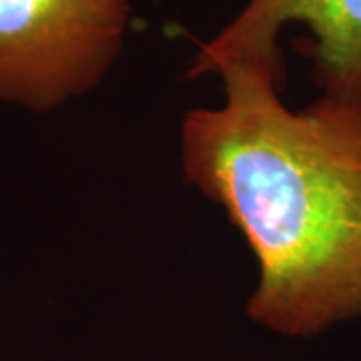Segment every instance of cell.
<instances>
[{
	"label": "cell",
	"mask_w": 361,
	"mask_h": 361,
	"mask_svg": "<svg viewBox=\"0 0 361 361\" xmlns=\"http://www.w3.org/2000/svg\"><path fill=\"white\" fill-rule=\"evenodd\" d=\"M217 75L223 104L183 121V169L257 259L249 317L285 337L361 319V103L322 97L293 111L271 66Z\"/></svg>",
	"instance_id": "cell-1"
},
{
	"label": "cell",
	"mask_w": 361,
	"mask_h": 361,
	"mask_svg": "<svg viewBox=\"0 0 361 361\" xmlns=\"http://www.w3.org/2000/svg\"><path fill=\"white\" fill-rule=\"evenodd\" d=\"M135 0H0V103L32 113L97 89L127 37Z\"/></svg>",
	"instance_id": "cell-2"
},
{
	"label": "cell",
	"mask_w": 361,
	"mask_h": 361,
	"mask_svg": "<svg viewBox=\"0 0 361 361\" xmlns=\"http://www.w3.org/2000/svg\"><path fill=\"white\" fill-rule=\"evenodd\" d=\"M307 30L303 52L323 97L361 103V0H247L229 25L191 59L187 78L217 75L231 63H259L283 75L279 35Z\"/></svg>",
	"instance_id": "cell-3"
}]
</instances>
